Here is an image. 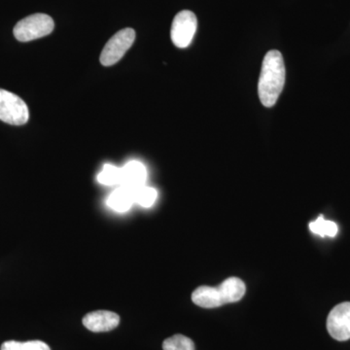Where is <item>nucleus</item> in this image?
<instances>
[{
    "instance_id": "obj_1",
    "label": "nucleus",
    "mask_w": 350,
    "mask_h": 350,
    "mask_svg": "<svg viewBox=\"0 0 350 350\" xmlns=\"http://www.w3.org/2000/svg\"><path fill=\"white\" fill-rule=\"evenodd\" d=\"M285 84V64L282 53L271 50L262 59L258 93L265 107H273Z\"/></svg>"
},
{
    "instance_id": "obj_2",
    "label": "nucleus",
    "mask_w": 350,
    "mask_h": 350,
    "mask_svg": "<svg viewBox=\"0 0 350 350\" xmlns=\"http://www.w3.org/2000/svg\"><path fill=\"white\" fill-rule=\"evenodd\" d=\"M55 23L50 16L38 13L21 20L14 27V36L21 42H29L49 36L54 31Z\"/></svg>"
},
{
    "instance_id": "obj_3",
    "label": "nucleus",
    "mask_w": 350,
    "mask_h": 350,
    "mask_svg": "<svg viewBox=\"0 0 350 350\" xmlns=\"http://www.w3.org/2000/svg\"><path fill=\"white\" fill-rule=\"evenodd\" d=\"M29 119L27 103L17 94L0 89V120L9 125L22 126Z\"/></svg>"
},
{
    "instance_id": "obj_4",
    "label": "nucleus",
    "mask_w": 350,
    "mask_h": 350,
    "mask_svg": "<svg viewBox=\"0 0 350 350\" xmlns=\"http://www.w3.org/2000/svg\"><path fill=\"white\" fill-rule=\"evenodd\" d=\"M135 31L133 29H124L117 32L105 44L100 55V63L105 66H111L118 63L126 51L135 42Z\"/></svg>"
},
{
    "instance_id": "obj_5",
    "label": "nucleus",
    "mask_w": 350,
    "mask_h": 350,
    "mask_svg": "<svg viewBox=\"0 0 350 350\" xmlns=\"http://www.w3.org/2000/svg\"><path fill=\"white\" fill-rule=\"evenodd\" d=\"M198 20L194 13L183 10L175 16L170 31V38L176 47L187 48L192 43L197 31Z\"/></svg>"
},
{
    "instance_id": "obj_6",
    "label": "nucleus",
    "mask_w": 350,
    "mask_h": 350,
    "mask_svg": "<svg viewBox=\"0 0 350 350\" xmlns=\"http://www.w3.org/2000/svg\"><path fill=\"white\" fill-rule=\"evenodd\" d=\"M327 330L331 337L345 342L350 338V301L338 304L329 313Z\"/></svg>"
},
{
    "instance_id": "obj_7",
    "label": "nucleus",
    "mask_w": 350,
    "mask_h": 350,
    "mask_svg": "<svg viewBox=\"0 0 350 350\" xmlns=\"http://www.w3.org/2000/svg\"><path fill=\"white\" fill-rule=\"evenodd\" d=\"M119 323V315L108 310H96V312H90L83 319V325L94 333L111 331L117 328Z\"/></svg>"
},
{
    "instance_id": "obj_8",
    "label": "nucleus",
    "mask_w": 350,
    "mask_h": 350,
    "mask_svg": "<svg viewBox=\"0 0 350 350\" xmlns=\"http://www.w3.org/2000/svg\"><path fill=\"white\" fill-rule=\"evenodd\" d=\"M147 178V170L144 163L137 161H131L122 167V184L133 189V191L145 185Z\"/></svg>"
},
{
    "instance_id": "obj_9",
    "label": "nucleus",
    "mask_w": 350,
    "mask_h": 350,
    "mask_svg": "<svg viewBox=\"0 0 350 350\" xmlns=\"http://www.w3.org/2000/svg\"><path fill=\"white\" fill-rule=\"evenodd\" d=\"M218 291L222 298L223 303H236L243 299L245 294L246 287L243 280L238 278H230L219 285Z\"/></svg>"
},
{
    "instance_id": "obj_10",
    "label": "nucleus",
    "mask_w": 350,
    "mask_h": 350,
    "mask_svg": "<svg viewBox=\"0 0 350 350\" xmlns=\"http://www.w3.org/2000/svg\"><path fill=\"white\" fill-rule=\"evenodd\" d=\"M195 305L204 308H215L224 305L217 287L200 286L192 294Z\"/></svg>"
},
{
    "instance_id": "obj_11",
    "label": "nucleus",
    "mask_w": 350,
    "mask_h": 350,
    "mask_svg": "<svg viewBox=\"0 0 350 350\" xmlns=\"http://www.w3.org/2000/svg\"><path fill=\"white\" fill-rule=\"evenodd\" d=\"M135 202V191L133 189L120 186L113 191L107 200V204L113 211L125 213L131 208Z\"/></svg>"
},
{
    "instance_id": "obj_12",
    "label": "nucleus",
    "mask_w": 350,
    "mask_h": 350,
    "mask_svg": "<svg viewBox=\"0 0 350 350\" xmlns=\"http://www.w3.org/2000/svg\"><path fill=\"white\" fill-rule=\"evenodd\" d=\"M310 229L313 234H319L322 238H335L338 234V225L333 221L325 220L323 215H320L314 222L310 223Z\"/></svg>"
},
{
    "instance_id": "obj_13",
    "label": "nucleus",
    "mask_w": 350,
    "mask_h": 350,
    "mask_svg": "<svg viewBox=\"0 0 350 350\" xmlns=\"http://www.w3.org/2000/svg\"><path fill=\"white\" fill-rule=\"evenodd\" d=\"M98 181L105 186H121L122 169L107 163L103 165V170L98 175Z\"/></svg>"
},
{
    "instance_id": "obj_14",
    "label": "nucleus",
    "mask_w": 350,
    "mask_h": 350,
    "mask_svg": "<svg viewBox=\"0 0 350 350\" xmlns=\"http://www.w3.org/2000/svg\"><path fill=\"white\" fill-rule=\"evenodd\" d=\"M0 350H51L49 345L41 340H29V342H17L7 340L1 345Z\"/></svg>"
},
{
    "instance_id": "obj_15",
    "label": "nucleus",
    "mask_w": 350,
    "mask_h": 350,
    "mask_svg": "<svg viewBox=\"0 0 350 350\" xmlns=\"http://www.w3.org/2000/svg\"><path fill=\"white\" fill-rule=\"evenodd\" d=\"M163 350H195L194 342L183 335H174L163 342Z\"/></svg>"
},
{
    "instance_id": "obj_16",
    "label": "nucleus",
    "mask_w": 350,
    "mask_h": 350,
    "mask_svg": "<svg viewBox=\"0 0 350 350\" xmlns=\"http://www.w3.org/2000/svg\"><path fill=\"white\" fill-rule=\"evenodd\" d=\"M158 192L156 189L142 186L135 191V202L142 207H151L156 202Z\"/></svg>"
}]
</instances>
